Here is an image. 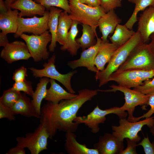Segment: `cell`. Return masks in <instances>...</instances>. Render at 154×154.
Instances as JSON below:
<instances>
[{"label": "cell", "mask_w": 154, "mask_h": 154, "mask_svg": "<svg viewBox=\"0 0 154 154\" xmlns=\"http://www.w3.org/2000/svg\"><path fill=\"white\" fill-rule=\"evenodd\" d=\"M97 90L83 89L75 98L54 104L48 102L41 107L40 123L45 127L51 139L58 131L74 132L79 124L74 121L80 108L98 94Z\"/></svg>", "instance_id": "6da1fadb"}, {"label": "cell", "mask_w": 154, "mask_h": 154, "mask_svg": "<svg viewBox=\"0 0 154 154\" xmlns=\"http://www.w3.org/2000/svg\"><path fill=\"white\" fill-rule=\"evenodd\" d=\"M143 43L141 35L137 31L127 42L119 47L106 67L103 70L96 73L95 78L96 81H99V87L107 83L110 76L118 69L134 49Z\"/></svg>", "instance_id": "7a4b0ae2"}, {"label": "cell", "mask_w": 154, "mask_h": 154, "mask_svg": "<svg viewBox=\"0 0 154 154\" xmlns=\"http://www.w3.org/2000/svg\"><path fill=\"white\" fill-rule=\"evenodd\" d=\"M70 13L69 17L82 24L88 25L95 31L100 19L106 13L100 5L91 7L81 3L79 0H68Z\"/></svg>", "instance_id": "3957f363"}, {"label": "cell", "mask_w": 154, "mask_h": 154, "mask_svg": "<svg viewBox=\"0 0 154 154\" xmlns=\"http://www.w3.org/2000/svg\"><path fill=\"white\" fill-rule=\"evenodd\" d=\"M154 69V55L148 44L142 43L131 53L124 62L117 70L140 69L149 70Z\"/></svg>", "instance_id": "277c9868"}, {"label": "cell", "mask_w": 154, "mask_h": 154, "mask_svg": "<svg viewBox=\"0 0 154 154\" xmlns=\"http://www.w3.org/2000/svg\"><path fill=\"white\" fill-rule=\"evenodd\" d=\"M112 89L107 90L97 89L98 91L102 92H114L119 91L123 92L125 96V102L121 108L127 112V119L129 121L134 122L135 117L133 115L135 108L138 106H142L143 110L148 105L149 94H145L139 92L130 88L114 84L110 86Z\"/></svg>", "instance_id": "5b68a950"}, {"label": "cell", "mask_w": 154, "mask_h": 154, "mask_svg": "<svg viewBox=\"0 0 154 154\" xmlns=\"http://www.w3.org/2000/svg\"><path fill=\"white\" fill-rule=\"evenodd\" d=\"M119 123L118 126H112V134L122 141L128 138L137 143L141 139L138 132L145 125L150 128L152 127L154 123V116L134 122H130L125 118H121Z\"/></svg>", "instance_id": "8992f818"}, {"label": "cell", "mask_w": 154, "mask_h": 154, "mask_svg": "<svg viewBox=\"0 0 154 154\" xmlns=\"http://www.w3.org/2000/svg\"><path fill=\"white\" fill-rule=\"evenodd\" d=\"M111 114L117 115L119 119L126 118L128 116V113L120 107L115 106L103 110L100 109L97 105L94 110L87 116H77L74 121L78 124H84L91 129L92 133L95 134L100 130L99 125L104 123L106 119V116Z\"/></svg>", "instance_id": "52a82bcc"}, {"label": "cell", "mask_w": 154, "mask_h": 154, "mask_svg": "<svg viewBox=\"0 0 154 154\" xmlns=\"http://www.w3.org/2000/svg\"><path fill=\"white\" fill-rule=\"evenodd\" d=\"M56 56L54 54L48 60V62H45L43 65V68L37 69L34 67L29 68L33 76L35 78H42L44 77L56 80L62 84L69 92L75 94L71 84V79L73 76L77 72L74 70L66 74H62L56 69L55 65Z\"/></svg>", "instance_id": "ba28073f"}, {"label": "cell", "mask_w": 154, "mask_h": 154, "mask_svg": "<svg viewBox=\"0 0 154 154\" xmlns=\"http://www.w3.org/2000/svg\"><path fill=\"white\" fill-rule=\"evenodd\" d=\"M49 135L44 125L40 124L33 132L26 134L25 136L17 137V145L27 148L31 154H38L47 149L48 139Z\"/></svg>", "instance_id": "9c48e42d"}, {"label": "cell", "mask_w": 154, "mask_h": 154, "mask_svg": "<svg viewBox=\"0 0 154 154\" xmlns=\"http://www.w3.org/2000/svg\"><path fill=\"white\" fill-rule=\"evenodd\" d=\"M154 76L153 70H117L110 76L108 81H114L119 86L130 88L142 85L144 81Z\"/></svg>", "instance_id": "30bf717a"}, {"label": "cell", "mask_w": 154, "mask_h": 154, "mask_svg": "<svg viewBox=\"0 0 154 154\" xmlns=\"http://www.w3.org/2000/svg\"><path fill=\"white\" fill-rule=\"evenodd\" d=\"M47 31L40 35L22 34L20 37L25 42L29 51L34 61L38 62L48 59L50 53L47 46L51 40V35Z\"/></svg>", "instance_id": "8fae6325"}, {"label": "cell", "mask_w": 154, "mask_h": 154, "mask_svg": "<svg viewBox=\"0 0 154 154\" xmlns=\"http://www.w3.org/2000/svg\"><path fill=\"white\" fill-rule=\"evenodd\" d=\"M49 12L46 10L41 17L35 16L25 18L19 16L18 28L14 37L16 38L20 37L25 33H32L36 35H40L49 29L48 25Z\"/></svg>", "instance_id": "7c38bea8"}, {"label": "cell", "mask_w": 154, "mask_h": 154, "mask_svg": "<svg viewBox=\"0 0 154 154\" xmlns=\"http://www.w3.org/2000/svg\"><path fill=\"white\" fill-rule=\"evenodd\" d=\"M0 57L8 64L21 60H27L31 57L26 44L18 40L9 43L4 47Z\"/></svg>", "instance_id": "4fadbf2b"}, {"label": "cell", "mask_w": 154, "mask_h": 154, "mask_svg": "<svg viewBox=\"0 0 154 154\" xmlns=\"http://www.w3.org/2000/svg\"><path fill=\"white\" fill-rule=\"evenodd\" d=\"M95 44L83 50L78 59L68 62L67 65L73 70L84 67L90 71L96 73L98 70L94 64V60L98 53L102 39L96 37Z\"/></svg>", "instance_id": "5bb4252c"}, {"label": "cell", "mask_w": 154, "mask_h": 154, "mask_svg": "<svg viewBox=\"0 0 154 154\" xmlns=\"http://www.w3.org/2000/svg\"><path fill=\"white\" fill-rule=\"evenodd\" d=\"M124 147L123 141L112 134L107 133L100 136L98 142L93 145L94 149L96 150L99 154H119Z\"/></svg>", "instance_id": "9a60e30c"}, {"label": "cell", "mask_w": 154, "mask_h": 154, "mask_svg": "<svg viewBox=\"0 0 154 154\" xmlns=\"http://www.w3.org/2000/svg\"><path fill=\"white\" fill-rule=\"evenodd\" d=\"M137 31L143 42L147 44L154 33V6H150L143 11L139 20Z\"/></svg>", "instance_id": "2e32d148"}, {"label": "cell", "mask_w": 154, "mask_h": 154, "mask_svg": "<svg viewBox=\"0 0 154 154\" xmlns=\"http://www.w3.org/2000/svg\"><path fill=\"white\" fill-rule=\"evenodd\" d=\"M10 8L19 10V16L21 17H32L36 15L43 16L46 11L44 6L33 0H16Z\"/></svg>", "instance_id": "e0dca14e"}, {"label": "cell", "mask_w": 154, "mask_h": 154, "mask_svg": "<svg viewBox=\"0 0 154 154\" xmlns=\"http://www.w3.org/2000/svg\"><path fill=\"white\" fill-rule=\"evenodd\" d=\"M121 21L114 10H111L102 16L99 19L98 27L102 35V40L103 42L107 41L109 35L114 32L118 24Z\"/></svg>", "instance_id": "ac0fdd59"}, {"label": "cell", "mask_w": 154, "mask_h": 154, "mask_svg": "<svg viewBox=\"0 0 154 154\" xmlns=\"http://www.w3.org/2000/svg\"><path fill=\"white\" fill-rule=\"evenodd\" d=\"M10 8L4 12H0V29L1 33L7 35L16 33L18 28L19 12L16 9Z\"/></svg>", "instance_id": "d6986e66"}, {"label": "cell", "mask_w": 154, "mask_h": 154, "mask_svg": "<svg viewBox=\"0 0 154 154\" xmlns=\"http://www.w3.org/2000/svg\"><path fill=\"white\" fill-rule=\"evenodd\" d=\"M50 87L47 89L44 99L54 104L58 103L61 101L70 100L76 97L77 94L70 93L64 89L57 84L55 80L50 78Z\"/></svg>", "instance_id": "ffe728a7"}, {"label": "cell", "mask_w": 154, "mask_h": 154, "mask_svg": "<svg viewBox=\"0 0 154 154\" xmlns=\"http://www.w3.org/2000/svg\"><path fill=\"white\" fill-rule=\"evenodd\" d=\"M65 137L64 148L69 154H99L96 150L90 149L86 145L78 143L74 132H66Z\"/></svg>", "instance_id": "44dd1931"}, {"label": "cell", "mask_w": 154, "mask_h": 154, "mask_svg": "<svg viewBox=\"0 0 154 154\" xmlns=\"http://www.w3.org/2000/svg\"><path fill=\"white\" fill-rule=\"evenodd\" d=\"M11 108L15 115L20 114L28 117H33L39 119L40 117L30 98L25 93H22Z\"/></svg>", "instance_id": "7402d4cb"}, {"label": "cell", "mask_w": 154, "mask_h": 154, "mask_svg": "<svg viewBox=\"0 0 154 154\" xmlns=\"http://www.w3.org/2000/svg\"><path fill=\"white\" fill-rule=\"evenodd\" d=\"M118 48L108 40L105 42L102 40L94 60V64L98 71H102L105 69L106 64L110 61Z\"/></svg>", "instance_id": "603a6c76"}, {"label": "cell", "mask_w": 154, "mask_h": 154, "mask_svg": "<svg viewBox=\"0 0 154 154\" xmlns=\"http://www.w3.org/2000/svg\"><path fill=\"white\" fill-rule=\"evenodd\" d=\"M49 11L48 25L52 38L49 49L50 51L53 52L56 46V35L59 17L62 10L56 7H52Z\"/></svg>", "instance_id": "cb8c5ba5"}, {"label": "cell", "mask_w": 154, "mask_h": 154, "mask_svg": "<svg viewBox=\"0 0 154 154\" xmlns=\"http://www.w3.org/2000/svg\"><path fill=\"white\" fill-rule=\"evenodd\" d=\"M80 23L78 21L72 20L71 28L67 35L66 43L64 45L62 46L60 48L62 51L67 50L72 56L77 54L78 51L80 48L76 38L79 32L78 25Z\"/></svg>", "instance_id": "d4e9b609"}, {"label": "cell", "mask_w": 154, "mask_h": 154, "mask_svg": "<svg viewBox=\"0 0 154 154\" xmlns=\"http://www.w3.org/2000/svg\"><path fill=\"white\" fill-rule=\"evenodd\" d=\"M65 11L62 12L59 17L58 24L56 35V41L62 46L66 42L67 35L70 29L72 20Z\"/></svg>", "instance_id": "484cf974"}, {"label": "cell", "mask_w": 154, "mask_h": 154, "mask_svg": "<svg viewBox=\"0 0 154 154\" xmlns=\"http://www.w3.org/2000/svg\"><path fill=\"white\" fill-rule=\"evenodd\" d=\"M135 33L132 30L128 29L125 25L118 24L110 39L112 43L119 47L127 42Z\"/></svg>", "instance_id": "4316f807"}, {"label": "cell", "mask_w": 154, "mask_h": 154, "mask_svg": "<svg viewBox=\"0 0 154 154\" xmlns=\"http://www.w3.org/2000/svg\"><path fill=\"white\" fill-rule=\"evenodd\" d=\"M50 78L46 77L41 78L37 84L36 90L32 97L31 102L40 116L41 102L45 97L47 89L46 87L50 82Z\"/></svg>", "instance_id": "83f0119b"}, {"label": "cell", "mask_w": 154, "mask_h": 154, "mask_svg": "<svg viewBox=\"0 0 154 154\" xmlns=\"http://www.w3.org/2000/svg\"><path fill=\"white\" fill-rule=\"evenodd\" d=\"M82 25V35L80 37L76 39V40L83 50L96 44L97 41H96L95 38L97 35L96 31L90 26L84 24Z\"/></svg>", "instance_id": "f1b7e54d"}, {"label": "cell", "mask_w": 154, "mask_h": 154, "mask_svg": "<svg viewBox=\"0 0 154 154\" xmlns=\"http://www.w3.org/2000/svg\"><path fill=\"white\" fill-rule=\"evenodd\" d=\"M135 5V9L125 25L130 30L137 21V15L140 11H144L148 7L154 6V0H128Z\"/></svg>", "instance_id": "f546056e"}, {"label": "cell", "mask_w": 154, "mask_h": 154, "mask_svg": "<svg viewBox=\"0 0 154 154\" xmlns=\"http://www.w3.org/2000/svg\"><path fill=\"white\" fill-rule=\"evenodd\" d=\"M22 93L10 88L3 91L0 98V103L10 108L13 106L21 96Z\"/></svg>", "instance_id": "4dcf8cb0"}, {"label": "cell", "mask_w": 154, "mask_h": 154, "mask_svg": "<svg viewBox=\"0 0 154 154\" xmlns=\"http://www.w3.org/2000/svg\"><path fill=\"white\" fill-rule=\"evenodd\" d=\"M36 2L44 6L47 11L49 10L52 7L60 8L70 14L69 1L68 0H35Z\"/></svg>", "instance_id": "1f68e13d"}, {"label": "cell", "mask_w": 154, "mask_h": 154, "mask_svg": "<svg viewBox=\"0 0 154 154\" xmlns=\"http://www.w3.org/2000/svg\"><path fill=\"white\" fill-rule=\"evenodd\" d=\"M11 88L17 91L23 92L31 97L34 92L33 90L31 82L26 80L21 81L15 82Z\"/></svg>", "instance_id": "d6a6232c"}, {"label": "cell", "mask_w": 154, "mask_h": 154, "mask_svg": "<svg viewBox=\"0 0 154 154\" xmlns=\"http://www.w3.org/2000/svg\"><path fill=\"white\" fill-rule=\"evenodd\" d=\"M133 89L145 94L154 92V78L146 80L142 85L133 88Z\"/></svg>", "instance_id": "836d02e7"}, {"label": "cell", "mask_w": 154, "mask_h": 154, "mask_svg": "<svg viewBox=\"0 0 154 154\" xmlns=\"http://www.w3.org/2000/svg\"><path fill=\"white\" fill-rule=\"evenodd\" d=\"M100 6L106 13L122 6L121 0H100Z\"/></svg>", "instance_id": "e575fe53"}, {"label": "cell", "mask_w": 154, "mask_h": 154, "mask_svg": "<svg viewBox=\"0 0 154 154\" xmlns=\"http://www.w3.org/2000/svg\"><path fill=\"white\" fill-rule=\"evenodd\" d=\"M137 145H141L143 147L145 154H154V141L151 143L148 135L146 137H144Z\"/></svg>", "instance_id": "d590c367"}, {"label": "cell", "mask_w": 154, "mask_h": 154, "mask_svg": "<svg viewBox=\"0 0 154 154\" xmlns=\"http://www.w3.org/2000/svg\"><path fill=\"white\" fill-rule=\"evenodd\" d=\"M15 115L11 108L6 106L0 103V119L6 118L10 121L15 119Z\"/></svg>", "instance_id": "8d00e7d4"}, {"label": "cell", "mask_w": 154, "mask_h": 154, "mask_svg": "<svg viewBox=\"0 0 154 154\" xmlns=\"http://www.w3.org/2000/svg\"><path fill=\"white\" fill-rule=\"evenodd\" d=\"M148 105L150 106V109L142 116L139 117H135V122L139 121L142 118L149 117L154 114V92L149 94Z\"/></svg>", "instance_id": "74e56055"}, {"label": "cell", "mask_w": 154, "mask_h": 154, "mask_svg": "<svg viewBox=\"0 0 154 154\" xmlns=\"http://www.w3.org/2000/svg\"><path fill=\"white\" fill-rule=\"evenodd\" d=\"M27 76V68L23 66L15 70L13 73L12 79L15 82L23 81L26 80Z\"/></svg>", "instance_id": "f35d334b"}, {"label": "cell", "mask_w": 154, "mask_h": 154, "mask_svg": "<svg viewBox=\"0 0 154 154\" xmlns=\"http://www.w3.org/2000/svg\"><path fill=\"white\" fill-rule=\"evenodd\" d=\"M126 139L127 142V147L119 154H137L136 150V147L137 146V143L128 138H126Z\"/></svg>", "instance_id": "ab89813d"}, {"label": "cell", "mask_w": 154, "mask_h": 154, "mask_svg": "<svg viewBox=\"0 0 154 154\" xmlns=\"http://www.w3.org/2000/svg\"><path fill=\"white\" fill-rule=\"evenodd\" d=\"M6 154H25V148L19 146H16L10 149Z\"/></svg>", "instance_id": "60d3db41"}, {"label": "cell", "mask_w": 154, "mask_h": 154, "mask_svg": "<svg viewBox=\"0 0 154 154\" xmlns=\"http://www.w3.org/2000/svg\"><path fill=\"white\" fill-rule=\"evenodd\" d=\"M82 3L91 7H95L100 5V0H79Z\"/></svg>", "instance_id": "b9f144b4"}, {"label": "cell", "mask_w": 154, "mask_h": 154, "mask_svg": "<svg viewBox=\"0 0 154 154\" xmlns=\"http://www.w3.org/2000/svg\"><path fill=\"white\" fill-rule=\"evenodd\" d=\"M9 42L7 35L0 33V46L4 47Z\"/></svg>", "instance_id": "7bdbcfd3"}, {"label": "cell", "mask_w": 154, "mask_h": 154, "mask_svg": "<svg viewBox=\"0 0 154 154\" xmlns=\"http://www.w3.org/2000/svg\"><path fill=\"white\" fill-rule=\"evenodd\" d=\"M150 38L151 42L148 45L150 50L154 55V33L151 35Z\"/></svg>", "instance_id": "ee69618b"}, {"label": "cell", "mask_w": 154, "mask_h": 154, "mask_svg": "<svg viewBox=\"0 0 154 154\" xmlns=\"http://www.w3.org/2000/svg\"><path fill=\"white\" fill-rule=\"evenodd\" d=\"M7 10L5 6V1L3 0H0V12L6 11Z\"/></svg>", "instance_id": "f6af8a7d"}, {"label": "cell", "mask_w": 154, "mask_h": 154, "mask_svg": "<svg viewBox=\"0 0 154 154\" xmlns=\"http://www.w3.org/2000/svg\"><path fill=\"white\" fill-rule=\"evenodd\" d=\"M16 0H5V6L8 9L10 8V5L14 3Z\"/></svg>", "instance_id": "bcb514c9"}, {"label": "cell", "mask_w": 154, "mask_h": 154, "mask_svg": "<svg viewBox=\"0 0 154 154\" xmlns=\"http://www.w3.org/2000/svg\"><path fill=\"white\" fill-rule=\"evenodd\" d=\"M150 132L154 137V123L152 127L150 128Z\"/></svg>", "instance_id": "7dc6e473"}, {"label": "cell", "mask_w": 154, "mask_h": 154, "mask_svg": "<svg viewBox=\"0 0 154 154\" xmlns=\"http://www.w3.org/2000/svg\"><path fill=\"white\" fill-rule=\"evenodd\" d=\"M153 70H154V69Z\"/></svg>", "instance_id": "c3c4849f"}, {"label": "cell", "mask_w": 154, "mask_h": 154, "mask_svg": "<svg viewBox=\"0 0 154 154\" xmlns=\"http://www.w3.org/2000/svg\"></svg>", "instance_id": "681fc988"}]
</instances>
